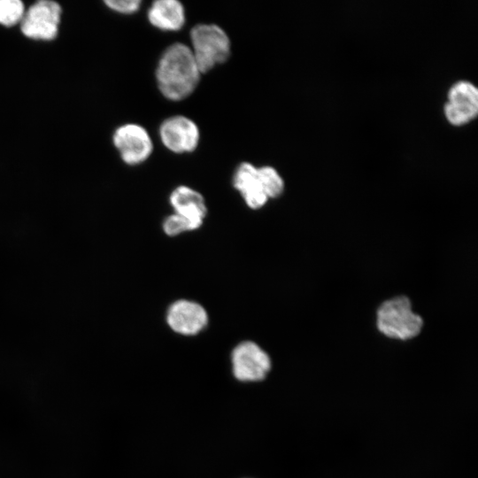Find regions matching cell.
<instances>
[{
  "label": "cell",
  "instance_id": "1",
  "mask_svg": "<svg viewBox=\"0 0 478 478\" xmlns=\"http://www.w3.org/2000/svg\"><path fill=\"white\" fill-rule=\"evenodd\" d=\"M201 74L190 47L183 42L169 45L162 52L155 70L160 93L171 101L189 96L197 89Z\"/></svg>",
  "mask_w": 478,
  "mask_h": 478
},
{
  "label": "cell",
  "instance_id": "2",
  "mask_svg": "<svg viewBox=\"0 0 478 478\" xmlns=\"http://www.w3.org/2000/svg\"><path fill=\"white\" fill-rule=\"evenodd\" d=\"M189 37V47L201 73L224 64L231 55L229 36L216 24H197L191 28Z\"/></svg>",
  "mask_w": 478,
  "mask_h": 478
},
{
  "label": "cell",
  "instance_id": "3",
  "mask_svg": "<svg viewBox=\"0 0 478 478\" xmlns=\"http://www.w3.org/2000/svg\"><path fill=\"white\" fill-rule=\"evenodd\" d=\"M423 320L412 310L406 297H397L382 303L377 312V328L386 336L407 340L418 335Z\"/></svg>",
  "mask_w": 478,
  "mask_h": 478
},
{
  "label": "cell",
  "instance_id": "4",
  "mask_svg": "<svg viewBox=\"0 0 478 478\" xmlns=\"http://www.w3.org/2000/svg\"><path fill=\"white\" fill-rule=\"evenodd\" d=\"M61 12V6L57 2H35L24 12L19 23L22 34L34 40H53L58 32Z\"/></svg>",
  "mask_w": 478,
  "mask_h": 478
},
{
  "label": "cell",
  "instance_id": "5",
  "mask_svg": "<svg viewBox=\"0 0 478 478\" xmlns=\"http://www.w3.org/2000/svg\"><path fill=\"white\" fill-rule=\"evenodd\" d=\"M112 143L124 163L136 166L145 162L152 154L153 142L145 127L127 123L116 128Z\"/></svg>",
  "mask_w": 478,
  "mask_h": 478
},
{
  "label": "cell",
  "instance_id": "6",
  "mask_svg": "<svg viewBox=\"0 0 478 478\" xmlns=\"http://www.w3.org/2000/svg\"><path fill=\"white\" fill-rule=\"evenodd\" d=\"M232 370L241 382H258L271 369L268 354L256 343L244 341L235 347L231 354Z\"/></svg>",
  "mask_w": 478,
  "mask_h": 478
},
{
  "label": "cell",
  "instance_id": "7",
  "mask_svg": "<svg viewBox=\"0 0 478 478\" xmlns=\"http://www.w3.org/2000/svg\"><path fill=\"white\" fill-rule=\"evenodd\" d=\"M158 134L163 145L176 154L195 151L200 142L198 126L183 115H173L163 120Z\"/></svg>",
  "mask_w": 478,
  "mask_h": 478
},
{
  "label": "cell",
  "instance_id": "8",
  "mask_svg": "<svg viewBox=\"0 0 478 478\" xmlns=\"http://www.w3.org/2000/svg\"><path fill=\"white\" fill-rule=\"evenodd\" d=\"M478 89L468 81H459L448 91L444 114L450 123L464 125L477 116Z\"/></svg>",
  "mask_w": 478,
  "mask_h": 478
},
{
  "label": "cell",
  "instance_id": "9",
  "mask_svg": "<svg viewBox=\"0 0 478 478\" xmlns=\"http://www.w3.org/2000/svg\"><path fill=\"white\" fill-rule=\"evenodd\" d=\"M166 321L174 332L184 335H195L207 326L208 314L198 303L180 299L169 306Z\"/></svg>",
  "mask_w": 478,
  "mask_h": 478
},
{
  "label": "cell",
  "instance_id": "10",
  "mask_svg": "<svg viewBox=\"0 0 478 478\" xmlns=\"http://www.w3.org/2000/svg\"><path fill=\"white\" fill-rule=\"evenodd\" d=\"M233 186L253 210L261 208L269 199L261 184L258 167L250 162L238 165L233 176Z\"/></svg>",
  "mask_w": 478,
  "mask_h": 478
},
{
  "label": "cell",
  "instance_id": "11",
  "mask_svg": "<svg viewBox=\"0 0 478 478\" xmlns=\"http://www.w3.org/2000/svg\"><path fill=\"white\" fill-rule=\"evenodd\" d=\"M169 202L174 213L189 220L197 229L202 226L207 207L200 192L189 186L181 185L172 191Z\"/></svg>",
  "mask_w": 478,
  "mask_h": 478
},
{
  "label": "cell",
  "instance_id": "12",
  "mask_svg": "<svg viewBox=\"0 0 478 478\" xmlns=\"http://www.w3.org/2000/svg\"><path fill=\"white\" fill-rule=\"evenodd\" d=\"M150 24L162 31H178L186 22L183 4L178 0H156L148 9Z\"/></svg>",
  "mask_w": 478,
  "mask_h": 478
},
{
  "label": "cell",
  "instance_id": "13",
  "mask_svg": "<svg viewBox=\"0 0 478 478\" xmlns=\"http://www.w3.org/2000/svg\"><path fill=\"white\" fill-rule=\"evenodd\" d=\"M258 176L268 198H276L284 190V181L277 170L271 166L258 167Z\"/></svg>",
  "mask_w": 478,
  "mask_h": 478
},
{
  "label": "cell",
  "instance_id": "14",
  "mask_svg": "<svg viewBox=\"0 0 478 478\" xmlns=\"http://www.w3.org/2000/svg\"><path fill=\"white\" fill-rule=\"evenodd\" d=\"M26 9L19 0H0V24L12 27L20 23Z\"/></svg>",
  "mask_w": 478,
  "mask_h": 478
},
{
  "label": "cell",
  "instance_id": "15",
  "mask_svg": "<svg viewBox=\"0 0 478 478\" xmlns=\"http://www.w3.org/2000/svg\"><path fill=\"white\" fill-rule=\"evenodd\" d=\"M164 232L170 236H175L184 232L197 229L196 227L184 217L173 213L163 222Z\"/></svg>",
  "mask_w": 478,
  "mask_h": 478
},
{
  "label": "cell",
  "instance_id": "16",
  "mask_svg": "<svg viewBox=\"0 0 478 478\" xmlns=\"http://www.w3.org/2000/svg\"><path fill=\"white\" fill-rule=\"evenodd\" d=\"M104 4L113 12L122 14H133L136 12L142 4L141 0H107Z\"/></svg>",
  "mask_w": 478,
  "mask_h": 478
}]
</instances>
